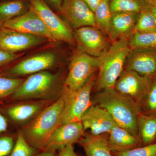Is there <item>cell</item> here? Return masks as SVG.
Returning a JSON list of instances; mask_svg holds the SVG:
<instances>
[{
  "label": "cell",
  "mask_w": 156,
  "mask_h": 156,
  "mask_svg": "<svg viewBox=\"0 0 156 156\" xmlns=\"http://www.w3.org/2000/svg\"><path fill=\"white\" fill-rule=\"evenodd\" d=\"M92 101L105 110L118 126L138 135L137 120L140 111L134 100L113 88L97 92Z\"/></svg>",
  "instance_id": "6da1fadb"
},
{
  "label": "cell",
  "mask_w": 156,
  "mask_h": 156,
  "mask_svg": "<svg viewBox=\"0 0 156 156\" xmlns=\"http://www.w3.org/2000/svg\"><path fill=\"white\" fill-rule=\"evenodd\" d=\"M131 51L128 39L122 37L97 57L98 73L94 86L97 92L114 88Z\"/></svg>",
  "instance_id": "7a4b0ae2"
},
{
  "label": "cell",
  "mask_w": 156,
  "mask_h": 156,
  "mask_svg": "<svg viewBox=\"0 0 156 156\" xmlns=\"http://www.w3.org/2000/svg\"><path fill=\"white\" fill-rule=\"evenodd\" d=\"M63 105L60 98L44 109L24 128L22 133L24 138L37 150H44L50 135L60 125Z\"/></svg>",
  "instance_id": "3957f363"
},
{
  "label": "cell",
  "mask_w": 156,
  "mask_h": 156,
  "mask_svg": "<svg viewBox=\"0 0 156 156\" xmlns=\"http://www.w3.org/2000/svg\"><path fill=\"white\" fill-rule=\"evenodd\" d=\"M96 79L94 74L85 85L77 90H72L64 85L60 97L64 105L60 117V125L81 122L84 114L93 105L91 93Z\"/></svg>",
  "instance_id": "277c9868"
},
{
  "label": "cell",
  "mask_w": 156,
  "mask_h": 156,
  "mask_svg": "<svg viewBox=\"0 0 156 156\" xmlns=\"http://www.w3.org/2000/svg\"><path fill=\"white\" fill-rule=\"evenodd\" d=\"M57 76L47 71L30 76L23 81L14 93L15 99L19 100L49 98L56 87Z\"/></svg>",
  "instance_id": "5b68a950"
},
{
  "label": "cell",
  "mask_w": 156,
  "mask_h": 156,
  "mask_svg": "<svg viewBox=\"0 0 156 156\" xmlns=\"http://www.w3.org/2000/svg\"><path fill=\"white\" fill-rule=\"evenodd\" d=\"M98 70L97 57L78 49L73 54L64 86L72 90L83 87Z\"/></svg>",
  "instance_id": "8992f818"
},
{
  "label": "cell",
  "mask_w": 156,
  "mask_h": 156,
  "mask_svg": "<svg viewBox=\"0 0 156 156\" xmlns=\"http://www.w3.org/2000/svg\"><path fill=\"white\" fill-rule=\"evenodd\" d=\"M29 2L30 9L38 15L56 41L74 44L71 28L51 10L44 0H29Z\"/></svg>",
  "instance_id": "52a82bcc"
},
{
  "label": "cell",
  "mask_w": 156,
  "mask_h": 156,
  "mask_svg": "<svg viewBox=\"0 0 156 156\" xmlns=\"http://www.w3.org/2000/svg\"><path fill=\"white\" fill-rule=\"evenodd\" d=\"M151 79L133 71L124 69L114 88L139 105L147 92Z\"/></svg>",
  "instance_id": "ba28073f"
},
{
  "label": "cell",
  "mask_w": 156,
  "mask_h": 156,
  "mask_svg": "<svg viewBox=\"0 0 156 156\" xmlns=\"http://www.w3.org/2000/svg\"><path fill=\"white\" fill-rule=\"evenodd\" d=\"M47 39L0 27V50L16 53L41 44Z\"/></svg>",
  "instance_id": "9c48e42d"
},
{
  "label": "cell",
  "mask_w": 156,
  "mask_h": 156,
  "mask_svg": "<svg viewBox=\"0 0 156 156\" xmlns=\"http://www.w3.org/2000/svg\"><path fill=\"white\" fill-rule=\"evenodd\" d=\"M59 11L75 29L86 26L97 27L94 12L83 0H63Z\"/></svg>",
  "instance_id": "30bf717a"
},
{
  "label": "cell",
  "mask_w": 156,
  "mask_h": 156,
  "mask_svg": "<svg viewBox=\"0 0 156 156\" xmlns=\"http://www.w3.org/2000/svg\"><path fill=\"white\" fill-rule=\"evenodd\" d=\"M81 122H74L59 125L50 135L44 151L56 152L68 145L79 142L85 134Z\"/></svg>",
  "instance_id": "8fae6325"
},
{
  "label": "cell",
  "mask_w": 156,
  "mask_h": 156,
  "mask_svg": "<svg viewBox=\"0 0 156 156\" xmlns=\"http://www.w3.org/2000/svg\"><path fill=\"white\" fill-rule=\"evenodd\" d=\"M73 35L78 49L94 57L100 56L107 45V40L103 33L95 27L76 29Z\"/></svg>",
  "instance_id": "7c38bea8"
},
{
  "label": "cell",
  "mask_w": 156,
  "mask_h": 156,
  "mask_svg": "<svg viewBox=\"0 0 156 156\" xmlns=\"http://www.w3.org/2000/svg\"><path fill=\"white\" fill-rule=\"evenodd\" d=\"M3 26L56 41L43 20L30 9L21 16L5 23Z\"/></svg>",
  "instance_id": "4fadbf2b"
},
{
  "label": "cell",
  "mask_w": 156,
  "mask_h": 156,
  "mask_svg": "<svg viewBox=\"0 0 156 156\" xmlns=\"http://www.w3.org/2000/svg\"><path fill=\"white\" fill-rule=\"evenodd\" d=\"M81 122L84 130L93 135L108 134L116 125L110 115L104 109L93 104L84 114Z\"/></svg>",
  "instance_id": "5bb4252c"
},
{
  "label": "cell",
  "mask_w": 156,
  "mask_h": 156,
  "mask_svg": "<svg viewBox=\"0 0 156 156\" xmlns=\"http://www.w3.org/2000/svg\"><path fill=\"white\" fill-rule=\"evenodd\" d=\"M124 69L147 77H156V50H131Z\"/></svg>",
  "instance_id": "9a60e30c"
},
{
  "label": "cell",
  "mask_w": 156,
  "mask_h": 156,
  "mask_svg": "<svg viewBox=\"0 0 156 156\" xmlns=\"http://www.w3.org/2000/svg\"><path fill=\"white\" fill-rule=\"evenodd\" d=\"M56 56L53 52L40 53L20 62L9 71L14 76L32 75L52 67L56 62Z\"/></svg>",
  "instance_id": "2e32d148"
},
{
  "label": "cell",
  "mask_w": 156,
  "mask_h": 156,
  "mask_svg": "<svg viewBox=\"0 0 156 156\" xmlns=\"http://www.w3.org/2000/svg\"><path fill=\"white\" fill-rule=\"evenodd\" d=\"M108 143L112 153L126 151L143 146L138 135L116 124L108 134Z\"/></svg>",
  "instance_id": "e0dca14e"
},
{
  "label": "cell",
  "mask_w": 156,
  "mask_h": 156,
  "mask_svg": "<svg viewBox=\"0 0 156 156\" xmlns=\"http://www.w3.org/2000/svg\"><path fill=\"white\" fill-rule=\"evenodd\" d=\"M138 14L134 12L112 13L110 38L115 41L122 37L129 38L135 32Z\"/></svg>",
  "instance_id": "ac0fdd59"
},
{
  "label": "cell",
  "mask_w": 156,
  "mask_h": 156,
  "mask_svg": "<svg viewBox=\"0 0 156 156\" xmlns=\"http://www.w3.org/2000/svg\"><path fill=\"white\" fill-rule=\"evenodd\" d=\"M108 134L93 135L85 133L79 144L86 156H114L108 143Z\"/></svg>",
  "instance_id": "d6986e66"
},
{
  "label": "cell",
  "mask_w": 156,
  "mask_h": 156,
  "mask_svg": "<svg viewBox=\"0 0 156 156\" xmlns=\"http://www.w3.org/2000/svg\"><path fill=\"white\" fill-rule=\"evenodd\" d=\"M30 10L26 0H9L0 2V27L9 20L23 15Z\"/></svg>",
  "instance_id": "ffe728a7"
},
{
  "label": "cell",
  "mask_w": 156,
  "mask_h": 156,
  "mask_svg": "<svg viewBox=\"0 0 156 156\" xmlns=\"http://www.w3.org/2000/svg\"><path fill=\"white\" fill-rule=\"evenodd\" d=\"M137 129L143 145L156 142V115L140 113L137 118Z\"/></svg>",
  "instance_id": "44dd1931"
},
{
  "label": "cell",
  "mask_w": 156,
  "mask_h": 156,
  "mask_svg": "<svg viewBox=\"0 0 156 156\" xmlns=\"http://www.w3.org/2000/svg\"><path fill=\"white\" fill-rule=\"evenodd\" d=\"M44 104L30 103L23 104L11 107L8 110L9 116L16 122H23L38 115L44 109Z\"/></svg>",
  "instance_id": "7402d4cb"
},
{
  "label": "cell",
  "mask_w": 156,
  "mask_h": 156,
  "mask_svg": "<svg viewBox=\"0 0 156 156\" xmlns=\"http://www.w3.org/2000/svg\"><path fill=\"white\" fill-rule=\"evenodd\" d=\"M131 50H156V31L135 32L128 40Z\"/></svg>",
  "instance_id": "603a6c76"
},
{
  "label": "cell",
  "mask_w": 156,
  "mask_h": 156,
  "mask_svg": "<svg viewBox=\"0 0 156 156\" xmlns=\"http://www.w3.org/2000/svg\"><path fill=\"white\" fill-rule=\"evenodd\" d=\"M94 14L97 28L108 36L112 15L109 0H102L95 9Z\"/></svg>",
  "instance_id": "cb8c5ba5"
},
{
  "label": "cell",
  "mask_w": 156,
  "mask_h": 156,
  "mask_svg": "<svg viewBox=\"0 0 156 156\" xmlns=\"http://www.w3.org/2000/svg\"><path fill=\"white\" fill-rule=\"evenodd\" d=\"M112 13L134 12L139 13L149 7L146 0H109Z\"/></svg>",
  "instance_id": "d4e9b609"
},
{
  "label": "cell",
  "mask_w": 156,
  "mask_h": 156,
  "mask_svg": "<svg viewBox=\"0 0 156 156\" xmlns=\"http://www.w3.org/2000/svg\"><path fill=\"white\" fill-rule=\"evenodd\" d=\"M155 31H156V17L151 11L150 7H147L138 14L134 33Z\"/></svg>",
  "instance_id": "484cf974"
},
{
  "label": "cell",
  "mask_w": 156,
  "mask_h": 156,
  "mask_svg": "<svg viewBox=\"0 0 156 156\" xmlns=\"http://www.w3.org/2000/svg\"><path fill=\"white\" fill-rule=\"evenodd\" d=\"M139 107L141 113L156 115V77L151 79L147 92Z\"/></svg>",
  "instance_id": "4316f807"
},
{
  "label": "cell",
  "mask_w": 156,
  "mask_h": 156,
  "mask_svg": "<svg viewBox=\"0 0 156 156\" xmlns=\"http://www.w3.org/2000/svg\"><path fill=\"white\" fill-rule=\"evenodd\" d=\"M37 150L30 145L22 132L18 134L17 140L13 150L9 156H34Z\"/></svg>",
  "instance_id": "83f0119b"
},
{
  "label": "cell",
  "mask_w": 156,
  "mask_h": 156,
  "mask_svg": "<svg viewBox=\"0 0 156 156\" xmlns=\"http://www.w3.org/2000/svg\"><path fill=\"white\" fill-rule=\"evenodd\" d=\"M23 81L21 79L0 76V99L14 94Z\"/></svg>",
  "instance_id": "f1b7e54d"
},
{
  "label": "cell",
  "mask_w": 156,
  "mask_h": 156,
  "mask_svg": "<svg viewBox=\"0 0 156 156\" xmlns=\"http://www.w3.org/2000/svg\"><path fill=\"white\" fill-rule=\"evenodd\" d=\"M112 154L114 156H156V142L126 151L112 153Z\"/></svg>",
  "instance_id": "f546056e"
},
{
  "label": "cell",
  "mask_w": 156,
  "mask_h": 156,
  "mask_svg": "<svg viewBox=\"0 0 156 156\" xmlns=\"http://www.w3.org/2000/svg\"><path fill=\"white\" fill-rule=\"evenodd\" d=\"M14 140L10 136L0 137V156H9L14 147Z\"/></svg>",
  "instance_id": "4dcf8cb0"
},
{
  "label": "cell",
  "mask_w": 156,
  "mask_h": 156,
  "mask_svg": "<svg viewBox=\"0 0 156 156\" xmlns=\"http://www.w3.org/2000/svg\"><path fill=\"white\" fill-rule=\"evenodd\" d=\"M20 55L0 50V67L17 59Z\"/></svg>",
  "instance_id": "1f68e13d"
},
{
  "label": "cell",
  "mask_w": 156,
  "mask_h": 156,
  "mask_svg": "<svg viewBox=\"0 0 156 156\" xmlns=\"http://www.w3.org/2000/svg\"><path fill=\"white\" fill-rule=\"evenodd\" d=\"M58 156H80L75 151L73 145H68L59 150Z\"/></svg>",
  "instance_id": "d6a6232c"
},
{
  "label": "cell",
  "mask_w": 156,
  "mask_h": 156,
  "mask_svg": "<svg viewBox=\"0 0 156 156\" xmlns=\"http://www.w3.org/2000/svg\"><path fill=\"white\" fill-rule=\"evenodd\" d=\"M93 12L102 0H83Z\"/></svg>",
  "instance_id": "836d02e7"
},
{
  "label": "cell",
  "mask_w": 156,
  "mask_h": 156,
  "mask_svg": "<svg viewBox=\"0 0 156 156\" xmlns=\"http://www.w3.org/2000/svg\"><path fill=\"white\" fill-rule=\"evenodd\" d=\"M8 122L5 117L0 114V133L6 131L8 128Z\"/></svg>",
  "instance_id": "e575fe53"
},
{
  "label": "cell",
  "mask_w": 156,
  "mask_h": 156,
  "mask_svg": "<svg viewBox=\"0 0 156 156\" xmlns=\"http://www.w3.org/2000/svg\"><path fill=\"white\" fill-rule=\"evenodd\" d=\"M56 152L51 151H42V152L34 156H56Z\"/></svg>",
  "instance_id": "d590c367"
},
{
  "label": "cell",
  "mask_w": 156,
  "mask_h": 156,
  "mask_svg": "<svg viewBox=\"0 0 156 156\" xmlns=\"http://www.w3.org/2000/svg\"><path fill=\"white\" fill-rule=\"evenodd\" d=\"M53 6L59 11L63 0H48Z\"/></svg>",
  "instance_id": "8d00e7d4"
},
{
  "label": "cell",
  "mask_w": 156,
  "mask_h": 156,
  "mask_svg": "<svg viewBox=\"0 0 156 156\" xmlns=\"http://www.w3.org/2000/svg\"><path fill=\"white\" fill-rule=\"evenodd\" d=\"M150 7L156 5V0H146Z\"/></svg>",
  "instance_id": "74e56055"
},
{
  "label": "cell",
  "mask_w": 156,
  "mask_h": 156,
  "mask_svg": "<svg viewBox=\"0 0 156 156\" xmlns=\"http://www.w3.org/2000/svg\"><path fill=\"white\" fill-rule=\"evenodd\" d=\"M150 9L151 11H152L153 14H154V15L156 17V5L154 6L153 7H150Z\"/></svg>",
  "instance_id": "f35d334b"
}]
</instances>
